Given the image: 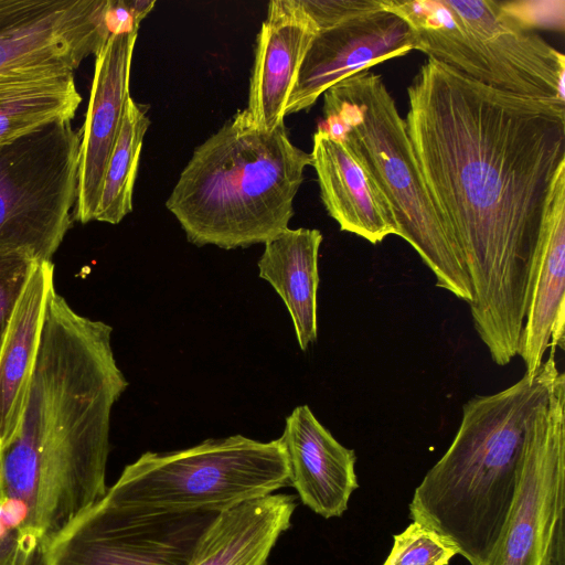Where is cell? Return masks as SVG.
Segmentation results:
<instances>
[{
	"mask_svg": "<svg viewBox=\"0 0 565 565\" xmlns=\"http://www.w3.org/2000/svg\"><path fill=\"white\" fill-rule=\"evenodd\" d=\"M412 50L411 28L383 4L318 31L289 96L286 116L309 109L340 81Z\"/></svg>",
	"mask_w": 565,
	"mask_h": 565,
	"instance_id": "7c38bea8",
	"label": "cell"
},
{
	"mask_svg": "<svg viewBox=\"0 0 565 565\" xmlns=\"http://www.w3.org/2000/svg\"><path fill=\"white\" fill-rule=\"evenodd\" d=\"M279 440L289 466V484L301 502L324 519L342 516L359 488L355 451L341 445L308 405L297 406L286 418Z\"/></svg>",
	"mask_w": 565,
	"mask_h": 565,
	"instance_id": "9a60e30c",
	"label": "cell"
},
{
	"mask_svg": "<svg viewBox=\"0 0 565 565\" xmlns=\"http://www.w3.org/2000/svg\"><path fill=\"white\" fill-rule=\"evenodd\" d=\"M296 497L273 493L218 513L201 535L189 565H267L291 526Z\"/></svg>",
	"mask_w": 565,
	"mask_h": 565,
	"instance_id": "ac0fdd59",
	"label": "cell"
},
{
	"mask_svg": "<svg viewBox=\"0 0 565 565\" xmlns=\"http://www.w3.org/2000/svg\"><path fill=\"white\" fill-rule=\"evenodd\" d=\"M111 332L50 290L22 414L0 449V527L32 562L107 492L110 415L128 386Z\"/></svg>",
	"mask_w": 565,
	"mask_h": 565,
	"instance_id": "7a4b0ae2",
	"label": "cell"
},
{
	"mask_svg": "<svg viewBox=\"0 0 565 565\" xmlns=\"http://www.w3.org/2000/svg\"><path fill=\"white\" fill-rule=\"evenodd\" d=\"M150 126L148 106L128 98L109 157L94 221L118 224L132 211V193L143 138Z\"/></svg>",
	"mask_w": 565,
	"mask_h": 565,
	"instance_id": "7402d4cb",
	"label": "cell"
},
{
	"mask_svg": "<svg viewBox=\"0 0 565 565\" xmlns=\"http://www.w3.org/2000/svg\"><path fill=\"white\" fill-rule=\"evenodd\" d=\"M322 234L316 228H286L265 243L259 277L284 300L298 344L306 351L317 340L318 255Z\"/></svg>",
	"mask_w": 565,
	"mask_h": 565,
	"instance_id": "ffe728a7",
	"label": "cell"
},
{
	"mask_svg": "<svg viewBox=\"0 0 565 565\" xmlns=\"http://www.w3.org/2000/svg\"><path fill=\"white\" fill-rule=\"evenodd\" d=\"M456 555L458 550L447 537L413 521L393 535V545L383 565H448Z\"/></svg>",
	"mask_w": 565,
	"mask_h": 565,
	"instance_id": "603a6c76",
	"label": "cell"
},
{
	"mask_svg": "<svg viewBox=\"0 0 565 565\" xmlns=\"http://www.w3.org/2000/svg\"><path fill=\"white\" fill-rule=\"evenodd\" d=\"M312 140L311 166L320 196L340 230L372 244L398 235L391 204L365 162L341 139L320 127Z\"/></svg>",
	"mask_w": 565,
	"mask_h": 565,
	"instance_id": "2e32d148",
	"label": "cell"
},
{
	"mask_svg": "<svg viewBox=\"0 0 565 565\" xmlns=\"http://www.w3.org/2000/svg\"><path fill=\"white\" fill-rule=\"evenodd\" d=\"M318 33L297 0H273L256 38L246 111L263 130L284 124L303 58Z\"/></svg>",
	"mask_w": 565,
	"mask_h": 565,
	"instance_id": "5bb4252c",
	"label": "cell"
},
{
	"mask_svg": "<svg viewBox=\"0 0 565 565\" xmlns=\"http://www.w3.org/2000/svg\"><path fill=\"white\" fill-rule=\"evenodd\" d=\"M502 10L527 31H564L565 1H500Z\"/></svg>",
	"mask_w": 565,
	"mask_h": 565,
	"instance_id": "d4e9b609",
	"label": "cell"
},
{
	"mask_svg": "<svg viewBox=\"0 0 565 565\" xmlns=\"http://www.w3.org/2000/svg\"><path fill=\"white\" fill-rule=\"evenodd\" d=\"M124 4L132 18L134 22L140 24V22L148 15V13L156 6V1L152 0H122Z\"/></svg>",
	"mask_w": 565,
	"mask_h": 565,
	"instance_id": "4316f807",
	"label": "cell"
},
{
	"mask_svg": "<svg viewBox=\"0 0 565 565\" xmlns=\"http://www.w3.org/2000/svg\"><path fill=\"white\" fill-rule=\"evenodd\" d=\"M54 287L53 262L38 263L13 311L0 353V449L19 424Z\"/></svg>",
	"mask_w": 565,
	"mask_h": 565,
	"instance_id": "d6986e66",
	"label": "cell"
},
{
	"mask_svg": "<svg viewBox=\"0 0 565 565\" xmlns=\"http://www.w3.org/2000/svg\"><path fill=\"white\" fill-rule=\"evenodd\" d=\"M318 126L341 139L367 166L393 210L398 236L420 256L436 285L472 301V288L459 247L426 189L406 121L382 76L363 70L323 93Z\"/></svg>",
	"mask_w": 565,
	"mask_h": 565,
	"instance_id": "5b68a950",
	"label": "cell"
},
{
	"mask_svg": "<svg viewBox=\"0 0 565 565\" xmlns=\"http://www.w3.org/2000/svg\"><path fill=\"white\" fill-rule=\"evenodd\" d=\"M318 31L328 29L353 15L381 9L382 0H297Z\"/></svg>",
	"mask_w": 565,
	"mask_h": 565,
	"instance_id": "484cf974",
	"label": "cell"
},
{
	"mask_svg": "<svg viewBox=\"0 0 565 565\" xmlns=\"http://www.w3.org/2000/svg\"><path fill=\"white\" fill-rule=\"evenodd\" d=\"M81 102L74 74L0 82V147L71 121Z\"/></svg>",
	"mask_w": 565,
	"mask_h": 565,
	"instance_id": "44dd1931",
	"label": "cell"
},
{
	"mask_svg": "<svg viewBox=\"0 0 565 565\" xmlns=\"http://www.w3.org/2000/svg\"><path fill=\"white\" fill-rule=\"evenodd\" d=\"M138 29L113 32L95 54L90 97L82 129L74 220L94 221L107 163L130 97V68Z\"/></svg>",
	"mask_w": 565,
	"mask_h": 565,
	"instance_id": "4fadbf2b",
	"label": "cell"
},
{
	"mask_svg": "<svg viewBox=\"0 0 565 565\" xmlns=\"http://www.w3.org/2000/svg\"><path fill=\"white\" fill-rule=\"evenodd\" d=\"M110 0H0V82L73 74L111 34Z\"/></svg>",
	"mask_w": 565,
	"mask_h": 565,
	"instance_id": "8fae6325",
	"label": "cell"
},
{
	"mask_svg": "<svg viewBox=\"0 0 565 565\" xmlns=\"http://www.w3.org/2000/svg\"><path fill=\"white\" fill-rule=\"evenodd\" d=\"M79 147L71 121L0 147V256L52 262L73 222Z\"/></svg>",
	"mask_w": 565,
	"mask_h": 565,
	"instance_id": "ba28073f",
	"label": "cell"
},
{
	"mask_svg": "<svg viewBox=\"0 0 565 565\" xmlns=\"http://www.w3.org/2000/svg\"><path fill=\"white\" fill-rule=\"evenodd\" d=\"M289 484L278 439L243 435L209 438L190 448L142 454L127 465L106 497L146 513H221Z\"/></svg>",
	"mask_w": 565,
	"mask_h": 565,
	"instance_id": "52a82bcc",
	"label": "cell"
},
{
	"mask_svg": "<svg viewBox=\"0 0 565 565\" xmlns=\"http://www.w3.org/2000/svg\"><path fill=\"white\" fill-rule=\"evenodd\" d=\"M407 95V132L465 262L473 328L504 366L519 352L545 201L565 163V103L499 90L429 57Z\"/></svg>",
	"mask_w": 565,
	"mask_h": 565,
	"instance_id": "6da1fadb",
	"label": "cell"
},
{
	"mask_svg": "<svg viewBox=\"0 0 565 565\" xmlns=\"http://www.w3.org/2000/svg\"><path fill=\"white\" fill-rule=\"evenodd\" d=\"M36 264L26 254L0 256V353L18 300Z\"/></svg>",
	"mask_w": 565,
	"mask_h": 565,
	"instance_id": "cb8c5ba5",
	"label": "cell"
},
{
	"mask_svg": "<svg viewBox=\"0 0 565 565\" xmlns=\"http://www.w3.org/2000/svg\"><path fill=\"white\" fill-rule=\"evenodd\" d=\"M415 50L499 90L565 103V55L492 0H382Z\"/></svg>",
	"mask_w": 565,
	"mask_h": 565,
	"instance_id": "8992f818",
	"label": "cell"
},
{
	"mask_svg": "<svg viewBox=\"0 0 565 565\" xmlns=\"http://www.w3.org/2000/svg\"><path fill=\"white\" fill-rule=\"evenodd\" d=\"M308 166L285 124L263 130L243 109L194 149L166 206L196 246L265 244L288 228Z\"/></svg>",
	"mask_w": 565,
	"mask_h": 565,
	"instance_id": "277c9868",
	"label": "cell"
},
{
	"mask_svg": "<svg viewBox=\"0 0 565 565\" xmlns=\"http://www.w3.org/2000/svg\"><path fill=\"white\" fill-rule=\"evenodd\" d=\"M486 565H565V375L562 372L527 425L515 497Z\"/></svg>",
	"mask_w": 565,
	"mask_h": 565,
	"instance_id": "9c48e42d",
	"label": "cell"
},
{
	"mask_svg": "<svg viewBox=\"0 0 565 565\" xmlns=\"http://www.w3.org/2000/svg\"><path fill=\"white\" fill-rule=\"evenodd\" d=\"M565 163L551 183L535 248L527 291L526 311L520 339L525 373L536 376L553 324L565 309Z\"/></svg>",
	"mask_w": 565,
	"mask_h": 565,
	"instance_id": "e0dca14e",
	"label": "cell"
},
{
	"mask_svg": "<svg viewBox=\"0 0 565 565\" xmlns=\"http://www.w3.org/2000/svg\"><path fill=\"white\" fill-rule=\"evenodd\" d=\"M218 513H146L104 495L51 545L45 565H189Z\"/></svg>",
	"mask_w": 565,
	"mask_h": 565,
	"instance_id": "30bf717a",
	"label": "cell"
},
{
	"mask_svg": "<svg viewBox=\"0 0 565 565\" xmlns=\"http://www.w3.org/2000/svg\"><path fill=\"white\" fill-rule=\"evenodd\" d=\"M554 352L536 376L462 406L455 438L408 504L413 521L447 537L470 565H486L518 488L527 425L559 371Z\"/></svg>",
	"mask_w": 565,
	"mask_h": 565,
	"instance_id": "3957f363",
	"label": "cell"
}]
</instances>
